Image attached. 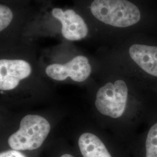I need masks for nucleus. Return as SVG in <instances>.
I'll list each match as a JSON object with an SVG mask.
<instances>
[{"label":"nucleus","instance_id":"1","mask_svg":"<svg viewBox=\"0 0 157 157\" xmlns=\"http://www.w3.org/2000/svg\"><path fill=\"white\" fill-rule=\"evenodd\" d=\"M97 90L98 113L132 136V140L157 115V91L135 74L109 78Z\"/></svg>","mask_w":157,"mask_h":157},{"label":"nucleus","instance_id":"2","mask_svg":"<svg viewBox=\"0 0 157 157\" xmlns=\"http://www.w3.org/2000/svg\"><path fill=\"white\" fill-rule=\"evenodd\" d=\"M59 34L68 41H77L93 36L90 25L74 6L61 8L52 3L40 7L28 23L24 37L40 34Z\"/></svg>","mask_w":157,"mask_h":157},{"label":"nucleus","instance_id":"3","mask_svg":"<svg viewBox=\"0 0 157 157\" xmlns=\"http://www.w3.org/2000/svg\"><path fill=\"white\" fill-rule=\"evenodd\" d=\"M93 32L98 26L127 28L140 21L138 7L129 0H73Z\"/></svg>","mask_w":157,"mask_h":157},{"label":"nucleus","instance_id":"4","mask_svg":"<svg viewBox=\"0 0 157 157\" xmlns=\"http://www.w3.org/2000/svg\"><path fill=\"white\" fill-rule=\"evenodd\" d=\"M50 129V124L43 117L27 115L21 121L19 129L9 137L8 143L15 150H36L43 144Z\"/></svg>","mask_w":157,"mask_h":157},{"label":"nucleus","instance_id":"5","mask_svg":"<svg viewBox=\"0 0 157 157\" xmlns=\"http://www.w3.org/2000/svg\"><path fill=\"white\" fill-rule=\"evenodd\" d=\"M127 55L136 68L133 74L157 91V45L135 43L128 47Z\"/></svg>","mask_w":157,"mask_h":157},{"label":"nucleus","instance_id":"6","mask_svg":"<svg viewBox=\"0 0 157 157\" xmlns=\"http://www.w3.org/2000/svg\"><path fill=\"white\" fill-rule=\"evenodd\" d=\"M29 6H20L1 2V39H16L23 37L25 28L33 15Z\"/></svg>","mask_w":157,"mask_h":157},{"label":"nucleus","instance_id":"7","mask_svg":"<svg viewBox=\"0 0 157 157\" xmlns=\"http://www.w3.org/2000/svg\"><path fill=\"white\" fill-rule=\"evenodd\" d=\"M91 72L90 60L83 55H77L64 63H52L45 68V74L57 81L69 78L74 82H83L89 78Z\"/></svg>","mask_w":157,"mask_h":157},{"label":"nucleus","instance_id":"8","mask_svg":"<svg viewBox=\"0 0 157 157\" xmlns=\"http://www.w3.org/2000/svg\"><path fill=\"white\" fill-rule=\"evenodd\" d=\"M32 67L28 61L19 58H1L0 60V89H15L20 82L29 78Z\"/></svg>","mask_w":157,"mask_h":157},{"label":"nucleus","instance_id":"9","mask_svg":"<svg viewBox=\"0 0 157 157\" xmlns=\"http://www.w3.org/2000/svg\"><path fill=\"white\" fill-rule=\"evenodd\" d=\"M132 141L134 157H157V115Z\"/></svg>","mask_w":157,"mask_h":157},{"label":"nucleus","instance_id":"10","mask_svg":"<svg viewBox=\"0 0 157 157\" xmlns=\"http://www.w3.org/2000/svg\"><path fill=\"white\" fill-rule=\"evenodd\" d=\"M78 145L83 157H114L107 144L93 133L86 132L81 135Z\"/></svg>","mask_w":157,"mask_h":157},{"label":"nucleus","instance_id":"11","mask_svg":"<svg viewBox=\"0 0 157 157\" xmlns=\"http://www.w3.org/2000/svg\"><path fill=\"white\" fill-rule=\"evenodd\" d=\"M52 0H1L2 2L25 6H29L31 2H34L39 4L40 7L52 3Z\"/></svg>","mask_w":157,"mask_h":157},{"label":"nucleus","instance_id":"12","mask_svg":"<svg viewBox=\"0 0 157 157\" xmlns=\"http://www.w3.org/2000/svg\"><path fill=\"white\" fill-rule=\"evenodd\" d=\"M0 157H26V156L19 151L12 150L1 152Z\"/></svg>","mask_w":157,"mask_h":157},{"label":"nucleus","instance_id":"13","mask_svg":"<svg viewBox=\"0 0 157 157\" xmlns=\"http://www.w3.org/2000/svg\"><path fill=\"white\" fill-rule=\"evenodd\" d=\"M60 157H74L73 156H72V155H71V154H63V155H62Z\"/></svg>","mask_w":157,"mask_h":157}]
</instances>
